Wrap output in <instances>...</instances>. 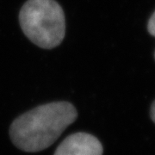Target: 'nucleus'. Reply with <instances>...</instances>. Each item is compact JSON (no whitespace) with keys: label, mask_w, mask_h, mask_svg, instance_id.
Instances as JSON below:
<instances>
[{"label":"nucleus","mask_w":155,"mask_h":155,"mask_svg":"<svg viewBox=\"0 0 155 155\" xmlns=\"http://www.w3.org/2000/svg\"><path fill=\"white\" fill-rule=\"evenodd\" d=\"M22 32L34 44L54 48L66 35L64 11L55 0H28L19 13Z\"/></svg>","instance_id":"2"},{"label":"nucleus","mask_w":155,"mask_h":155,"mask_svg":"<svg viewBox=\"0 0 155 155\" xmlns=\"http://www.w3.org/2000/svg\"><path fill=\"white\" fill-rule=\"evenodd\" d=\"M154 58H155V53H154Z\"/></svg>","instance_id":"6"},{"label":"nucleus","mask_w":155,"mask_h":155,"mask_svg":"<svg viewBox=\"0 0 155 155\" xmlns=\"http://www.w3.org/2000/svg\"><path fill=\"white\" fill-rule=\"evenodd\" d=\"M98 139L87 133H75L67 136L57 147L54 155H103Z\"/></svg>","instance_id":"3"},{"label":"nucleus","mask_w":155,"mask_h":155,"mask_svg":"<svg viewBox=\"0 0 155 155\" xmlns=\"http://www.w3.org/2000/svg\"><path fill=\"white\" fill-rule=\"evenodd\" d=\"M147 29L153 36L155 37V11L153 14L152 15V17H150L149 21H148V24H147Z\"/></svg>","instance_id":"4"},{"label":"nucleus","mask_w":155,"mask_h":155,"mask_svg":"<svg viewBox=\"0 0 155 155\" xmlns=\"http://www.w3.org/2000/svg\"><path fill=\"white\" fill-rule=\"evenodd\" d=\"M151 117H152V120L155 123V101L153 102L152 108H151Z\"/></svg>","instance_id":"5"},{"label":"nucleus","mask_w":155,"mask_h":155,"mask_svg":"<svg viewBox=\"0 0 155 155\" xmlns=\"http://www.w3.org/2000/svg\"><path fill=\"white\" fill-rule=\"evenodd\" d=\"M77 117V110L69 102L42 104L15 119L10 127V136L22 151L40 152L54 144Z\"/></svg>","instance_id":"1"}]
</instances>
